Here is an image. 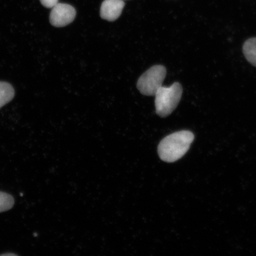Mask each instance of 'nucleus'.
Segmentation results:
<instances>
[{"label": "nucleus", "mask_w": 256, "mask_h": 256, "mask_svg": "<svg viewBox=\"0 0 256 256\" xmlns=\"http://www.w3.org/2000/svg\"><path fill=\"white\" fill-rule=\"evenodd\" d=\"M194 138L188 130L178 131L165 137L158 146L160 158L168 162L178 161L188 152Z\"/></svg>", "instance_id": "obj_1"}, {"label": "nucleus", "mask_w": 256, "mask_h": 256, "mask_svg": "<svg viewBox=\"0 0 256 256\" xmlns=\"http://www.w3.org/2000/svg\"><path fill=\"white\" fill-rule=\"evenodd\" d=\"M183 88L180 83L174 82L169 88L161 87L155 95L156 113L162 118L170 114L180 101Z\"/></svg>", "instance_id": "obj_2"}, {"label": "nucleus", "mask_w": 256, "mask_h": 256, "mask_svg": "<svg viewBox=\"0 0 256 256\" xmlns=\"http://www.w3.org/2000/svg\"><path fill=\"white\" fill-rule=\"evenodd\" d=\"M166 74L167 72L164 66H154L140 76L137 88L143 95L155 96L158 90L162 87Z\"/></svg>", "instance_id": "obj_3"}, {"label": "nucleus", "mask_w": 256, "mask_h": 256, "mask_svg": "<svg viewBox=\"0 0 256 256\" xmlns=\"http://www.w3.org/2000/svg\"><path fill=\"white\" fill-rule=\"evenodd\" d=\"M76 16V9L71 5L58 3L52 8L50 20L53 26L62 28L72 23Z\"/></svg>", "instance_id": "obj_4"}, {"label": "nucleus", "mask_w": 256, "mask_h": 256, "mask_svg": "<svg viewBox=\"0 0 256 256\" xmlns=\"http://www.w3.org/2000/svg\"><path fill=\"white\" fill-rule=\"evenodd\" d=\"M124 0H104L100 8V16L104 20L114 22L120 17L124 7Z\"/></svg>", "instance_id": "obj_5"}, {"label": "nucleus", "mask_w": 256, "mask_h": 256, "mask_svg": "<svg viewBox=\"0 0 256 256\" xmlns=\"http://www.w3.org/2000/svg\"><path fill=\"white\" fill-rule=\"evenodd\" d=\"M14 94V90L10 84L0 82V108L12 101Z\"/></svg>", "instance_id": "obj_6"}, {"label": "nucleus", "mask_w": 256, "mask_h": 256, "mask_svg": "<svg viewBox=\"0 0 256 256\" xmlns=\"http://www.w3.org/2000/svg\"><path fill=\"white\" fill-rule=\"evenodd\" d=\"M243 52L248 62L256 66V38H250L246 42L243 46Z\"/></svg>", "instance_id": "obj_7"}, {"label": "nucleus", "mask_w": 256, "mask_h": 256, "mask_svg": "<svg viewBox=\"0 0 256 256\" xmlns=\"http://www.w3.org/2000/svg\"><path fill=\"white\" fill-rule=\"evenodd\" d=\"M14 204V199L11 194L0 192V213L12 209Z\"/></svg>", "instance_id": "obj_8"}, {"label": "nucleus", "mask_w": 256, "mask_h": 256, "mask_svg": "<svg viewBox=\"0 0 256 256\" xmlns=\"http://www.w3.org/2000/svg\"><path fill=\"white\" fill-rule=\"evenodd\" d=\"M41 4L44 7L52 8L58 3V0H40Z\"/></svg>", "instance_id": "obj_9"}, {"label": "nucleus", "mask_w": 256, "mask_h": 256, "mask_svg": "<svg viewBox=\"0 0 256 256\" xmlns=\"http://www.w3.org/2000/svg\"><path fill=\"white\" fill-rule=\"evenodd\" d=\"M7 255H9V256L12 255V256H14V255H16V254H2V256H7Z\"/></svg>", "instance_id": "obj_10"}]
</instances>
